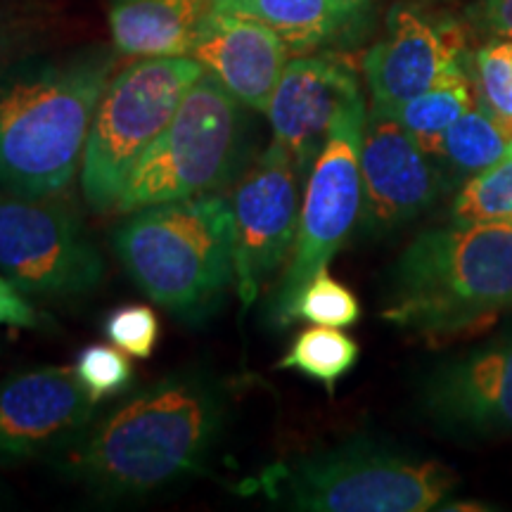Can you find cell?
Masks as SVG:
<instances>
[{
    "label": "cell",
    "instance_id": "20",
    "mask_svg": "<svg viewBox=\"0 0 512 512\" xmlns=\"http://www.w3.org/2000/svg\"><path fill=\"white\" fill-rule=\"evenodd\" d=\"M479 102L477 83L472 76L470 67H460L456 72L446 74L444 79L420 93L418 98L408 100L401 105L392 117L401 121L418 143L425 147L430 155L437 152V145L444 133L456 121L463 117L467 110H472Z\"/></svg>",
    "mask_w": 512,
    "mask_h": 512
},
{
    "label": "cell",
    "instance_id": "24",
    "mask_svg": "<svg viewBox=\"0 0 512 512\" xmlns=\"http://www.w3.org/2000/svg\"><path fill=\"white\" fill-rule=\"evenodd\" d=\"M297 320H309L311 325H328V328H351L361 320V302L347 285L339 283L328 268L318 271L306 283L297 297L292 313Z\"/></svg>",
    "mask_w": 512,
    "mask_h": 512
},
{
    "label": "cell",
    "instance_id": "2",
    "mask_svg": "<svg viewBox=\"0 0 512 512\" xmlns=\"http://www.w3.org/2000/svg\"><path fill=\"white\" fill-rule=\"evenodd\" d=\"M512 311V223L458 221L422 230L394 261L382 318L430 344L491 330Z\"/></svg>",
    "mask_w": 512,
    "mask_h": 512
},
{
    "label": "cell",
    "instance_id": "17",
    "mask_svg": "<svg viewBox=\"0 0 512 512\" xmlns=\"http://www.w3.org/2000/svg\"><path fill=\"white\" fill-rule=\"evenodd\" d=\"M214 10L271 27L292 57L347 53L377 22V0H214Z\"/></svg>",
    "mask_w": 512,
    "mask_h": 512
},
{
    "label": "cell",
    "instance_id": "13",
    "mask_svg": "<svg viewBox=\"0 0 512 512\" xmlns=\"http://www.w3.org/2000/svg\"><path fill=\"white\" fill-rule=\"evenodd\" d=\"M76 370L41 366L0 380V465L53 460L98 418Z\"/></svg>",
    "mask_w": 512,
    "mask_h": 512
},
{
    "label": "cell",
    "instance_id": "18",
    "mask_svg": "<svg viewBox=\"0 0 512 512\" xmlns=\"http://www.w3.org/2000/svg\"><path fill=\"white\" fill-rule=\"evenodd\" d=\"M214 0H110L114 46L128 57L190 55Z\"/></svg>",
    "mask_w": 512,
    "mask_h": 512
},
{
    "label": "cell",
    "instance_id": "23",
    "mask_svg": "<svg viewBox=\"0 0 512 512\" xmlns=\"http://www.w3.org/2000/svg\"><path fill=\"white\" fill-rule=\"evenodd\" d=\"M451 219L512 223V157L463 181L451 202Z\"/></svg>",
    "mask_w": 512,
    "mask_h": 512
},
{
    "label": "cell",
    "instance_id": "3",
    "mask_svg": "<svg viewBox=\"0 0 512 512\" xmlns=\"http://www.w3.org/2000/svg\"><path fill=\"white\" fill-rule=\"evenodd\" d=\"M112 76V50L88 46L43 50L0 79V188L27 197L67 190Z\"/></svg>",
    "mask_w": 512,
    "mask_h": 512
},
{
    "label": "cell",
    "instance_id": "6",
    "mask_svg": "<svg viewBox=\"0 0 512 512\" xmlns=\"http://www.w3.org/2000/svg\"><path fill=\"white\" fill-rule=\"evenodd\" d=\"M252 155V110L204 72L131 171L112 214L214 195L245 174Z\"/></svg>",
    "mask_w": 512,
    "mask_h": 512
},
{
    "label": "cell",
    "instance_id": "21",
    "mask_svg": "<svg viewBox=\"0 0 512 512\" xmlns=\"http://www.w3.org/2000/svg\"><path fill=\"white\" fill-rule=\"evenodd\" d=\"M361 347L342 328L328 325H311L294 337L292 347L278 361L280 370H297L325 387V392L335 394L337 384L356 368Z\"/></svg>",
    "mask_w": 512,
    "mask_h": 512
},
{
    "label": "cell",
    "instance_id": "11",
    "mask_svg": "<svg viewBox=\"0 0 512 512\" xmlns=\"http://www.w3.org/2000/svg\"><path fill=\"white\" fill-rule=\"evenodd\" d=\"M472 57L456 17L415 3L392 5L382 36L363 55L370 110L394 114L446 74L470 67Z\"/></svg>",
    "mask_w": 512,
    "mask_h": 512
},
{
    "label": "cell",
    "instance_id": "27",
    "mask_svg": "<svg viewBox=\"0 0 512 512\" xmlns=\"http://www.w3.org/2000/svg\"><path fill=\"white\" fill-rule=\"evenodd\" d=\"M105 332L128 356L150 358L159 342V318L150 306L126 304L107 316Z\"/></svg>",
    "mask_w": 512,
    "mask_h": 512
},
{
    "label": "cell",
    "instance_id": "10",
    "mask_svg": "<svg viewBox=\"0 0 512 512\" xmlns=\"http://www.w3.org/2000/svg\"><path fill=\"white\" fill-rule=\"evenodd\" d=\"M302 185L285 145L273 140L256 155L233 195L235 294L252 306L273 275L285 268L297 240Z\"/></svg>",
    "mask_w": 512,
    "mask_h": 512
},
{
    "label": "cell",
    "instance_id": "32",
    "mask_svg": "<svg viewBox=\"0 0 512 512\" xmlns=\"http://www.w3.org/2000/svg\"><path fill=\"white\" fill-rule=\"evenodd\" d=\"M422 3H446V0H422Z\"/></svg>",
    "mask_w": 512,
    "mask_h": 512
},
{
    "label": "cell",
    "instance_id": "1",
    "mask_svg": "<svg viewBox=\"0 0 512 512\" xmlns=\"http://www.w3.org/2000/svg\"><path fill=\"white\" fill-rule=\"evenodd\" d=\"M230 399L228 382L214 370L178 368L98 413L50 465L98 501L152 496L209 465Z\"/></svg>",
    "mask_w": 512,
    "mask_h": 512
},
{
    "label": "cell",
    "instance_id": "22",
    "mask_svg": "<svg viewBox=\"0 0 512 512\" xmlns=\"http://www.w3.org/2000/svg\"><path fill=\"white\" fill-rule=\"evenodd\" d=\"M53 19L34 0H10L0 5V79L19 62L43 53Z\"/></svg>",
    "mask_w": 512,
    "mask_h": 512
},
{
    "label": "cell",
    "instance_id": "8",
    "mask_svg": "<svg viewBox=\"0 0 512 512\" xmlns=\"http://www.w3.org/2000/svg\"><path fill=\"white\" fill-rule=\"evenodd\" d=\"M366 100L347 107L332 126L311 176L306 178L297 240L278 285L268 299V318L275 328H290L297 297L361 219V143L366 128Z\"/></svg>",
    "mask_w": 512,
    "mask_h": 512
},
{
    "label": "cell",
    "instance_id": "16",
    "mask_svg": "<svg viewBox=\"0 0 512 512\" xmlns=\"http://www.w3.org/2000/svg\"><path fill=\"white\" fill-rule=\"evenodd\" d=\"M190 57L242 105L266 114L292 55L283 38L266 24L211 10Z\"/></svg>",
    "mask_w": 512,
    "mask_h": 512
},
{
    "label": "cell",
    "instance_id": "9",
    "mask_svg": "<svg viewBox=\"0 0 512 512\" xmlns=\"http://www.w3.org/2000/svg\"><path fill=\"white\" fill-rule=\"evenodd\" d=\"M0 273L27 297L76 299L98 290L105 259L62 192L27 197L0 188Z\"/></svg>",
    "mask_w": 512,
    "mask_h": 512
},
{
    "label": "cell",
    "instance_id": "31",
    "mask_svg": "<svg viewBox=\"0 0 512 512\" xmlns=\"http://www.w3.org/2000/svg\"><path fill=\"white\" fill-rule=\"evenodd\" d=\"M496 119H498V117H496ZM498 121H501L503 131H505V133H508V138L512 140V119H498Z\"/></svg>",
    "mask_w": 512,
    "mask_h": 512
},
{
    "label": "cell",
    "instance_id": "5",
    "mask_svg": "<svg viewBox=\"0 0 512 512\" xmlns=\"http://www.w3.org/2000/svg\"><path fill=\"white\" fill-rule=\"evenodd\" d=\"M456 486L437 458L354 437L264 467L242 494L304 512H425L441 510Z\"/></svg>",
    "mask_w": 512,
    "mask_h": 512
},
{
    "label": "cell",
    "instance_id": "26",
    "mask_svg": "<svg viewBox=\"0 0 512 512\" xmlns=\"http://www.w3.org/2000/svg\"><path fill=\"white\" fill-rule=\"evenodd\" d=\"M479 102L498 119H512V41L491 38L472 57Z\"/></svg>",
    "mask_w": 512,
    "mask_h": 512
},
{
    "label": "cell",
    "instance_id": "14",
    "mask_svg": "<svg viewBox=\"0 0 512 512\" xmlns=\"http://www.w3.org/2000/svg\"><path fill=\"white\" fill-rule=\"evenodd\" d=\"M363 100L356 67L344 53L290 57L266 117L273 140L285 145L306 183L332 126L347 107Z\"/></svg>",
    "mask_w": 512,
    "mask_h": 512
},
{
    "label": "cell",
    "instance_id": "4",
    "mask_svg": "<svg viewBox=\"0 0 512 512\" xmlns=\"http://www.w3.org/2000/svg\"><path fill=\"white\" fill-rule=\"evenodd\" d=\"M112 249L150 302L202 325L235 287V216L221 192L131 211Z\"/></svg>",
    "mask_w": 512,
    "mask_h": 512
},
{
    "label": "cell",
    "instance_id": "30",
    "mask_svg": "<svg viewBox=\"0 0 512 512\" xmlns=\"http://www.w3.org/2000/svg\"><path fill=\"white\" fill-rule=\"evenodd\" d=\"M3 505H10V491L5 489V486H0V508Z\"/></svg>",
    "mask_w": 512,
    "mask_h": 512
},
{
    "label": "cell",
    "instance_id": "25",
    "mask_svg": "<svg viewBox=\"0 0 512 512\" xmlns=\"http://www.w3.org/2000/svg\"><path fill=\"white\" fill-rule=\"evenodd\" d=\"M74 370L91 399L98 403L126 394L136 377L131 356L117 344H88L76 358Z\"/></svg>",
    "mask_w": 512,
    "mask_h": 512
},
{
    "label": "cell",
    "instance_id": "29",
    "mask_svg": "<svg viewBox=\"0 0 512 512\" xmlns=\"http://www.w3.org/2000/svg\"><path fill=\"white\" fill-rule=\"evenodd\" d=\"M0 325H12V328H19V320H17L15 313L0 306Z\"/></svg>",
    "mask_w": 512,
    "mask_h": 512
},
{
    "label": "cell",
    "instance_id": "15",
    "mask_svg": "<svg viewBox=\"0 0 512 512\" xmlns=\"http://www.w3.org/2000/svg\"><path fill=\"white\" fill-rule=\"evenodd\" d=\"M420 408L458 437L512 434V335L434 368L420 387Z\"/></svg>",
    "mask_w": 512,
    "mask_h": 512
},
{
    "label": "cell",
    "instance_id": "7",
    "mask_svg": "<svg viewBox=\"0 0 512 512\" xmlns=\"http://www.w3.org/2000/svg\"><path fill=\"white\" fill-rule=\"evenodd\" d=\"M204 67L190 55L138 57L107 83L95 110L79 181L83 200L98 214L117 207L124 185L169 128Z\"/></svg>",
    "mask_w": 512,
    "mask_h": 512
},
{
    "label": "cell",
    "instance_id": "12",
    "mask_svg": "<svg viewBox=\"0 0 512 512\" xmlns=\"http://www.w3.org/2000/svg\"><path fill=\"white\" fill-rule=\"evenodd\" d=\"M453 188L439 159L392 114L370 110L361 143V223L384 235L427 214Z\"/></svg>",
    "mask_w": 512,
    "mask_h": 512
},
{
    "label": "cell",
    "instance_id": "28",
    "mask_svg": "<svg viewBox=\"0 0 512 512\" xmlns=\"http://www.w3.org/2000/svg\"><path fill=\"white\" fill-rule=\"evenodd\" d=\"M477 19L491 38L512 41V0H482Z\"/></svg>",
    "mask_w": 512,
    "mask_h": 512
},
{
    "label": "cell",
    "instance_id": "19",
    "mask_svg": "<svg viewBox=\"0 0 512 512\" xmlns=\"http://www.w3.org/2000/svg\"><path fill=\"white\" fill-rule=\"evenodd\" d=\"M434 157L453 183L467 181L501 159L512 157V140L496 114L477 102L441 136Z\"/></svg>",
    "mask_w": 512,
    "mask_h": 512
}]
</instances>
